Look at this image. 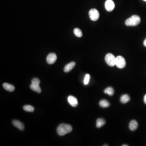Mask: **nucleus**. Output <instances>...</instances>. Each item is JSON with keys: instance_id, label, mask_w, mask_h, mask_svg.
<instances>
[{"instance_id": "nucleus-11", "label": "nucleus", "mask_w": 146, "mask_h": 146, "mask_svg": "<svg viewBox=\"0 0 146 146\" xmlns=\"http://www.w3.org/2000/svg\"><path fill=\"white\" fill-rule=\"evenodd\" d=\"M138 123L136 120H131L129 123V128L131 131H134L136 130L138 128Z\"/></svg>"}, {"instance_id": "nucleus-17", "label": "nucleus", "mask_w": 146, "mask_h": 146, "mask_svg": "<svg viewBox=\"0 0 146 146\" xmlns=\"http://www.w3.org/2000/svg\"><path fill=\"white\" fill-rule=\"evenodd\" d=\"M99 105L102 108H108L110 105V104L109 102L105 99H102L101 100L99 103Z\"/></svg>"}, {"instance_id": "nucleus-25", "label": "nucleus", "mask_w": 146, "mask_h": 146, "mask_svg": "<svg viewBox=\"0 0 146 146\" xmlns=\"http://www.w3.org/2000/svg\"><path fill=\"white\" fill-rule=\"evenodd\" d=\"M104 146H108V145H104Z\"/></svg>"}, {"instance_id": "nucleus-1", "label": "nucleus", "mask_w": 146, "mask_h": 146, "mask_svg": "<svg viewBox=\"0 0 146 146\" xmlns=\"http://www.w3.org/2000/svg\"><path fill=\"white\" fill-rule=\"evenodd\" d=\"M72 130V128L70 125L63 123L58 126L57 128V132L59 135L63 136L70 133Z\"/></svg>"}, {"instance_id": "nucleus-7", "label": "nucleus", "mask_w": 146, "mask_h": 146, "mask_svg": "<svg viewBox=\"0 0 146 146\" xmlns=\"http://www.w3.org/2000/svg\"><path fill=\"white\" fill-rule=\"evenodd\" d=\"M105 7L106 10L108 12H112L114 9L115 5L112 0H107L105 2Z\"/></svg>"}, {"instance_id": "nucleus-22", "label": "nucleus", "mask_w": 146, "mask_h": 146, "mask_svg": "<svg viewBox=\"0 0 146 146\" xmlns=\"http://www.w3.org/2000/svg\"><path fill=\"white\" fill-rule=\"evenodd\" d=\"M144 101L145 104H146V94L144 95Z\"/></svg>"}, {"instance_id": "nucleus-5", "label": "nucleus", "mask_w": 146, "mask_h": 146, "mask_svg": "<svg viewBox=\"0 0 146 146\" xmlns=\"http://www.w3.org/2000/svg\"><path fill=\"white\" fill-rule=\"evenodd\" d=\"M116 66L119 69H123L126 66L125 58L122 56H119L116 57Z\"/></svg>"}, {"instance_id": "nucleus-15", "label": "nucleus", "mask_w": 146, "mask_h": 146, "mask_svg": "<svg viewBox=\"0 0 146 146\" xmlns=\"http://www.w3.org/2000/svg\"><path fill=\"white\" fill-rule=\"evenodd\" d=\"M105 123H106V122L104 119L99 118V119H97L96 121L97 128H101L104 125Z\"/></svg>"}, {"instance_id": "nucleus-9", "label": "nucleus", "mask_w": 146, "mask_h": 146, "mask_svg": "<svg viewBox=\"0 0 146 146\" xmlns=\"http://www.w3.org/2000/svg\"><path fill=\"white\" fill-rule=\"evenodd\" d=\"M12 124L14 126L21 131H23L24 129V124L20 121L16 120H14L12 121Z\"/></svg>"}, {"instance_id": "nucleus-2", "label": "nucleus", "mask_w": 146, "mask_h": 146, "mask_svg": "<svg viewBox=\"0 0 146 146\" xmlns=\"http://www.w3.org/2000/svg\"><path fill=\"white\" fill-rule=\"evenodd\" d=\"M140 18L138 16L133 15L127 19L125 22V24L127 26L134 27L140 24Z\"/></svg>"}, {"instance_id": "nucleus-18", "label": "nucleus", "mask_w": 146, "mask_h": 146, "mask_svg": "<svg viewBox=\"0 0 146 146\" xmlns=\"http://www.w3.org/2000/svg\"><path fill=\"white\" fill-rule=\"evenodd\" d=\"M74 33L75 35L76 36L78 37H82V33L80 29L78 28H75L74 29Z\"/></svg>"}, {"instance_id": "nucleus-14", "label": "nucleus", "mask_w": 146, "mask_h": 146, "mask_svg": "<svg viewBox=\"0 0 146 146\" xmlns=\"http://www.w3.org/2000/svg\"><path fill=\"white\" fill-rule=\"evenodd\" d=\"M30 89L32 90L37 92V93H40L42 92L41 88L39 87V85H37V84H32L30 86Z\"/></svg>"}, {"instance_id": "nucleus-19", "label": "nucleus", "mask_w": 146, "mask_h": 146, "mask_svg": "<svg viewBox=\"0 0 146 146\" xmlns=\"http://www.w3.org/2000/svg\"><path fill=\"white\" fill-rule=\"evenodd\" d=\"M23 109L27 112H33L34 110V108L32 105H25L23 107Z\"/></svg>"}, {"instance_id": "nucleus-8", "label": "nucleus", "mask_w": 146, "mask_h": 146, "mask_svg": "<svg viewBox=\"0 0 146 146\" xmlns=\"http://www.w3.org/2000/svg\"><path fill=\"white\" fill-rule=\"evenodd\" d=\"M67 100L69 104L73 107H76L78 105V100L74 97L72 95L69 96L68 97Z\"/></svg>"}, {"instance_id": "nucleus-21", "label": "nucleus", "mask_w": 146, "mask_h": 146, "mask_svg": "<svg viewBox=\"0 0 146 146\" xmlns=\"http://www.w3.org/2000/svg\"><path fill=\"white\" fill-rule=\"evenodd\" d=\"M90 78V76L88 74H87L86 75L85 78H84V84L85 85H87V84L89 83Z\"/></svg>"}, {"instance_id": "nucleus-16", "label": "nucleus", "mask_w": 146, "mask_h": 146, "mask_svg": "<svg viewBox=\"0 0 146 146\" xmlns=\"http://www.w3.org/2000/svg\"><path fill=\"white\" fill-rule=\"evenodd\" d=\"M104 93L105 94H107L108 95L111 96L114 94V90L113 88L112 87H108L104 90Z\"/></svg>"}, {"instance_id": "nucleus-20", "label": "nucleus", "mask_w": 146, "mask_h": 146, "mask_svg": "<svg viewBox=\"0 0 146 146\" xmlns=\"http://www.w3.org/2000/svg\"><path fill=\"white\" fill-rule=\"evenodd\" d=\"M40 83V80H39L37 78H34L33 79H32V81H31V84H32L39 85Z\"/></svg>"}, {"instance_id": "nucleus-3", "label": "nucleus", "mask_w": 146, "mask_h": 146, "mask_svg": "<svg viewBox=\"0 0 146 146\" xmlns=\"http://www.w3.org/2000/svg\"><path fill=\"white\" fill-rule=\"evenodd\" d=\"M116 58L115 56L111 53L106 54L105 58V60L108 66L114 67L116 65Z\"/></svg>"}, {"instance_id": "nucleus-23", "label": "nucleus", "mask_w": 146, "mask_h": 146, "mask_svg": "<svg viewBox=\"0 0 146 146\" xmlns=\"http://www.w3.org/2000/svg\"><path fill=\"white\" fill-rule=\"evenodd\" d=\"M143 44L144 46L146 47V38L144 40V42Z\"/></svg>"}, {"instance_id": "nucleus-24", "label": "nucleus", "mask_w": 146, "mask_h": 146, "mask_svg": "<svg viewBox=\"0 0 146 146\" xmlns=\"http://www.w3.org/2000/svg\"><path fill=\"white\" fill-rule=\"evenodd\" d=\"M122 146H128V145H126V144H125V145H123Z\"/></svg>"}, {"instance_id": "nucleus-13", "label": "nucleus", "mask_w": 146, "mask_h": 146, "mask_svg": "<svg viewBox=\"0 0 146 146\" xmlns=\"http://www.w3.org/2000/svg\"><path fill=\"white\" fill-rule=\"evenodd\" d=\"M3 87L6 90L9 92H13L15 90L14 86L7 83H4L3 84Z\"/></svg>"}, {"instance_id": "nucleus-10", "label": "nucleus", "mask_w": 146, "mask_h": 146, "mask_svg": "<svg viewBox=\"0 0 146 146\" xmlns=\"http://www.w3.org/2000/svg\"><path fill=\"white\" fill-rule=\"evenodd\" d=\"M75 65V63L74 62H72L68 63L65 66L64 68V71L65 72L67 73L71 71L74 67Z\"/></svg>"}, {"instance_id": "nucleus-4", "label": "nucleus", "mask_w": 146, "mask_h": 146, "mask_svg": "<svg viewBox=\"0 0 146 146\" xmlns=\"http://www.w3.org/2000/svg\"><path fill=\"white\" fill-rule=\"evenodd\" d=\"M89 16L91 21H96L99 17V13L95 9H92L89 12Z\"/></svg>"}, {"instance_id": "nucleus-12", "label": "nucleus", "mask_w": 146, "mask_h": 146, "mask_svg": "<svg viewBox=\"0 0 146 146\" xmlns=\"http://www.w3.org/2000/svg\"><path fill=\"white\" fill-rule=\"evenodd\" d=\"M130 100V98L129 95L127 94L122 95L120 98V102L121 103L124 104L128 103Z\"/></svg>"}, {"instance_id": "nucleus-6", "label": "nucleus", "mask_w": 146, "mask_h": 146, "mask_svg": "<svg viewBox=\"0 0 146 146\" xmlns=\"http://www.w3.org/2000/svg\"><path fill=\"white\" fill-rule=\"evenodd\" d=\"M57 56L55 53H50L46 58V61L49 64H53L56 62Z\"/></svg>"}, {"instance_id": "nucleus-26", "label": "nucleus", "mask_w": 146, "mask_h": 146, "mask_svg": "<svg viewBox=\"0 0 146 146\" xmlns=\"http://www.w3.org/2000/svg\"><path fill=\"white\" fill-rule=\"evenodd\" d=\"M143 1H146V0H143Z\"/></svg>"}]
</instances>
